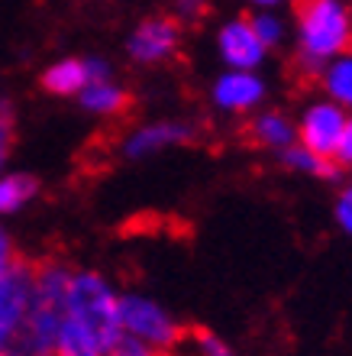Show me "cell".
<instances>
[{
  "label": "cell",
  "instance_id": "26",
  "mask_svg": "<svg viewBox=\"0 0 352 356\" xmlns=\"http://www.w3.org/2000/svg\"><path fill=\"white\" fill-rule=\"evenodd\" d=\"M252 3H259V7H278V3H285V0H252Z\"/></svg>",
  "mask_w": 352,
  "mask_h": 356
},
{
  "label": "cell",
  "instance_id": "22",
  "mask_svg": "<svg viewBox=\"0 0 352 356\" xmlns=\"http://www.w3.org/2000/svg\"><path fill=\"white\" fill-rule=\"evenodd\" d=\"M336 224L352 236V185L346 188L343 195H340V201H336Z\"/></svg>",
  "mask_w": 352,
  "mask_h": 356
},
{
  "label": "cell",
  "instance_id": "10",
  "mask_svg": "<svg viewBox=\"0 0 352 356\" xmlns=\"http://www.w3.org/2000/svg\"><path fill=\"white\" fill-rule=\"evenodd\" d=\"M213 104L226 113H242V111H252L259 107V101L265 97V85L252 72H226L213 81V91H210Z\"/></svg>",
  "mask_w": 352,
  "mask_h": 356
},
{
  "label": "cell",
  "instance_id": "12",
  "mask_svg": "<svg viewBox=\"0 0 352 356\" xmlns=\"http://www.w3.org/2000/svg\"><path fill=\"white\" fill-rule=\"evenodd\" d=\"M87 81V58H62L42 72V88L58 97H78Z\"/></svg>",
  "mask_w": 352,
  "mask_h": 356
},
{
  "label": "cell",
  "instance_id": "17",
  "mask_svg": "<svg viewBox=\"0 0 352 356\" xmlns=\"http://www.w3.org/2000/svg\"><path fill=\"white\" fill-rule=\"evenodd\" d=\"M281 162H285L287 169L307 172V175H320V178H336V172H340L333 165V159L314 156V152L304 149V146H287V149H281Z\"/></svg>",
  "mask_w": 352,
  "mask_h": 356
},
{
  "label": "cell",
  "instance_id": "21",
  "mask_svg": "<svg viewBox=\"0 0 352 356\" xmlns=\"http://www.w3.org/2000/svg\"><path fill=\"white\" fill-rule=\"evenodd\" d=\"M10 146H13V120H10V107L0 104V175L10 159Z\"/></svg>",
  "mask_w": 352,
  "mask_h": 356
},
{
  "label": "cell",
  "instance_id": "4",
  "mask_svg": "<svg viewBox=\"0 0 352 356\" xmlns=\"http://www.w3.org/2000/svg\"><path fill=\"white\" fill-rule=\"evenodd\" d=\"M120 327L126 337H136L156 350H175L185 337L178 321L158 301L146 295H120Z\"/></svg>",
  "mask_w": 352,
  "mask_h": 356
},
{
  "label": "cell",
  "instance_id": "23",
  "mask_svg": "<svg viewBox=\"0 0 352 356\" xmlns=\"http://www.w3.org/2000/svg\"><path fill=\"white\" fill-rule=\"evenodd\" d=\"M13 266H17V250H13V240L0 230V282L7 279Z\"/></svg>",
  "mask_w": 352,
  "mask_h": 356
},
{
  "label": "cell",
  "instance_id": "3",
  "mask_svg": "<svg viewBox=\"0 0 352 356\" xmlns=\"http://www.w3.org/2000/svg\"><path fill=\"white\" fill-rule=\"evenodd\" d=\"M65 318L78 321L81 327H87L94 337L101 340V347L107 350L113 340L123 337L120 327V295L113 291V285L103 279L101 272L81 269L72 272L65 295Z\"/></svg>",
  "mask_w": 352,
  "mask_h": 356
},
{
  "label": "cell",
  "instance_id": "8",
  "mask_svg": "<svg viewBox=\"0 0 352 356\" xmlns=\"http://www.w3.org/2000/svg\"><path fill=\"white\" fill-rule=\"evenodd\" d=\"M217 49L233 72H252L265 58V46L259 42L249 19H230L217 36Z\"/></svg>",
  "mask_w": 352,
  "mask_h": 356
},
{
  "label": "cell",
  "instance_id": "5",
  "mask_svg": "<svg viewBox=\"0 0 352 356\" xmlns=\"http://www.w3.org/2000/svg\"><path fill=\"white\" fill-rule=\"evenodd\" d=\"M33 272H36V266L17 259L10 275L0 282V356H7L13 350V340L23 327L29 295H33Z\"/></svg>",
  "mask_w": 352,
  "mask_h": 356
},
{
  "label": "cell",
  "instance_id": "24",
  "mask_svg": "<svg viewBox=\"0 0 352 356\" xmlns=\"http://www.w3.org/2000/svg\"><path fill=\"white\" fill-rule=\"evenodd\" d=\"M340 165H349L352 169V113L346 117V127H343V136H340V146H336V156H333Z\"/></svg>",
  "mask_w": 352,
  "mask_h": 356
},
{
  "label": "cell",
  "instance_id": "18",
  "mask_svg": "<svg viewBox=\"0 0 352 356\" xmlns=\"http://www.w3.org/2000/svg\"><path fill=\"white\" fill-rule=\"evenodd\" d=\"M181 343H187V356H236L217 334H210V330H204V327L185 334Z\"/></svg>",
  "mask_w": 352,
  "mask_h": 356
},
{
  "label": "cell",
  "instance_id": "20",
  "mask_svg": "<svg viewBox=\"0 0 352 356\" xmlns=\"http://www.w3.org/2000/svg\"><path fill=\"white\" fill-rule=\"evenodd\" d=\"M103 356H162V350L149 347V343H142V340L126 337V334H123L120 340H113L110 347L103 350Z\"/></svg>",
  "mask_w": 352,
  "mask_h": 356
},
{
  "label": "cell",
  "instance_id": "1",
  "mask_svg": "<svg viewBox=\"0 0 352 356\" xmlns=\"http://www.w3.org/2000/svg\"><path fill=\"white\" fill-rule=\"evenodd\" d=\"M72 269L65 263L46 259L33 272V295L23 318L17 340H13V356H52L56 353L58 327L65 321V295Z\"/></svg>",
  "mask_w": 352,
  "mask_h": 356
},
{
  "label": "cell",
  "instance_id": "25",
  "mask_svg": "<svg viewBox=\"0 0 352 356\" xmlns=\"http://www.w3.org/2000/svg\"><path fill=\"white\" fill-rule=\"evenodd\" d=\"M175 7L181 19H201L207 10V0H175Z\"/></svg>",
  "mask_w": 352,
  "mask_h": 356
},
{
  "label": "cell",
  "instance_id": "2",
  "mask_svg": "<svg viewBox=\"0 0 352 356\" xmlns=\"http://www.w3.org/2000/svg\"><path fill=\"white\" fill-rule=\"evenodd\" d=\"M352 49V10L346 0H297V62L314 75Z\"/></svg>",
  "mask_w": 352,
  "mask_h": 356
},
{
  "label": "cell",
  "instance_id": "9",
  "mask_svg": "<svg viewBox=\"0 0 352 356\" xmlns=\"http://www.w3.org/2000/svg\"><path fill=\"white\" fill-rule=\"evenodd\" d=\"M194 140V127L181 120H162V123H149L140 127L136 133H130L123 140V156L126 159H149L156 152L168 149V146H181V143Z\"/></svg>",
  "mask_w": 352,
  "mask_h": 356
},
{
  "label": "cell",
  "instance_id": "7",
  "mask_svg": "<svg viewBox=\"0 0 352 356\" xmlns=\"http://www.w3.org/2000/svg\"><path fill=\"white\" fill-rule=\"evenodd\" d=\"M178 46H181V26L171 17L142 19L140 26L133 29L130 42H126L133 62H140V65H162V62L175 56Z\"/></svg>",
  "mask_w": 352,
  "mask_h": 356
},
{
  "label": "cell",
  "instance_id": "15",
  "mask_svg": "<svg viewBox=\"0 0 352 356\" xmlns=\"http://www.w3.org/2000/svg\"><path fill=\"white\" fill-rule=\"evenodd\" d=\"M52 356H103V347L87 327H81V324L72 318H65L62 327H58L56 353Z\"/></svg>",
  "mask_w": 352,
  "mask_h": 356
},
{
  "label": "cell",
  "instance_id": "14",
  "mask_svg": "<svg viewBox=\"0 0 352 356\" xmlns=\"http://www.w3.org/2000/svg\"><path fill=\"white\" fill-rule=\"evenodd\" d=\"M320 81L326 88V97L340 107H349L352 111V56L343 52V56L330 58L324 68H320Z\"/></svg>",
  "mask_w": 352,
  "mask_h": 356
},
{
  "label": "cell",
  "instance_id": "27",
  "mask_svg": "<svg viewBox=\"0 0 352 356\" xmlns=\"http://www.w3.org/2000/svg\"><path fill=\"white\" fill-rule=\"evenodd\" d=\"M7 356H13V353H7Z\"/></svg>",
  "mask_w": 352,
  "mask_h": 356
},
{
  "label": "cell",
  "instance_id": "19",
  "mask_svg": "<svg viewBox=\"0 0 352 356\" xmlns=\"http://www.w3.org/2000/svg\"><path fill=\"white\" fill-rule=\"evenodd\" d=\"M252 29H255V36H259V42L265 49H275L285 39V26H281V19L275 17V13H269V10H262L259 17L249 19Z\"/></svg>",
  "mask_w": 352,
  "mask_h": 356
},
{
  "label": "cell",
  "instance_id": "13",
  "mask_svg": "<svg viewBox=\"0 0 352 356\" xmlns=\"http://www.w3.org/2000/svg\"><path fill=\"white\" fill-rule=\"evenodd\" d=\"M78 101H81L84 111L97 113V117H117L130 107V94L113 81H91V85L81 88Z\"/></svg>",
  "mask_w": 352,
  "mask_h": 356
},
{
  "label": "cell",
  "instance_id": "11",
  "mask_svg": "<svg viewBox=\"0 0 352 356\" xmlns=\"http://www.w3.org/2000/svg\"><path fill=\"white\" fill-rule=\"evenodd\" d=\"M249 140L262 149H287L297 140V127L278 111H265L249 123Z\"/></svg>",
  "mask_w": 352,
  "mask_h": 356
},
{
  "label": "cell",
  "instance_id": "6",
  "mask_svg": "<svg viewBox=\"0 0 352 356\" xmlns=\"http://www.w3.org/2000/svg\"><path fill=\"white\" fill-rule=\"evenodd\" d=\"M346 117L349 113L333 101H317L310 104L297 123V140L304 149H310L314 156H324V159H333L336 146H340V136H343Z\"/></svg>",
  "mask_w": 352,
  "mask_h": 356
},
{
  "label": "cell",
  "instance_id": "16",
  "mask_svg": "<svg viewBox=\"0 0 352 356\" xmlns=\"http://www.w3.org/2000/svg\"><path fill=\"white\" fill-rule=\"evenodd\" d=\"M39 181L33 175L13 172V175H0V217L17 214L36 197Z\"/></svg>",
  "mask_w": 352,
  "mask_h": 356
}]
</instances>
